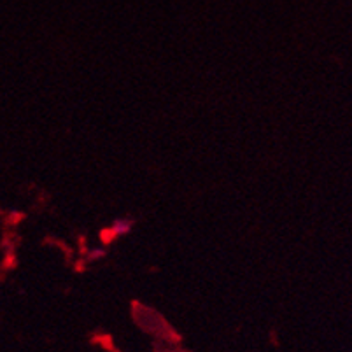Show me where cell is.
<instances>
[{
  "instance_id": "1",
  "label": "cell",
  "mask_w": 352,
  "mask_h": 352,
  "mask_svg": "<svg viewBox=\"0 0 352 352\" xmlns=\"http://www.w3.org/2000/svg\"><path fill=\"white\" fill-rule=\"evenodd\" d=\"M130 230H132V223L126 219H120L114 223L113 228H111V232H113L114 235H126Z\"/></svg>"
}]
</instances>
